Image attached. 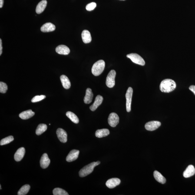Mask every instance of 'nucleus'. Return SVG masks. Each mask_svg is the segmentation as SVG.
<instances>
[{"label":"nucleus","instance_id":"obj_13","mask_svg":"<svg viewBox=\"0 0 195 195\" xmlns=\"http://www.w3.org/2000/svg\"><path fill=\"white\" fill-rule=\"evenodd\" d=\"M104 98L102 96L98 95L96 97L95 100L93 104L90 107V110L91 111H94L97 109V107L101 105L102 103Z\"/></svg>","mask_w":195,"mask_h":195},{"label":"nucleus","instance_id":"obj_7","mask_svg":"<svg viewBox=\"0 0 195 195\" xmlns=\"http://www.w3.org/2000/svg\"><path fill=\"white\" fill-rule=\"evenodd\" d=\"M119 118L115 113L112 112L110 114L108 118V123L110 126L115 127L119 124Z\"/></svg>","mask_w":195,"mask_h":195},{"label":"nucleus","instance_id":"obj_9","mask_svg":"<svg viewBox=\"0 0 195 195\" xmlns=\"http://www.w3.org/2000/svg\"><path fill=\"white\" fill-rule=\"evenodd\" d=\"M57 134L59 140L62 143H66L67 140V134L64 130L58 128L57 130Z\"/></svg>","mask_w":195,"mask_h":195},{"label":"nucleus","instance_id":"obj_30","mask_svg":"<svg viewBox=\"0 0 195 195\" xmlns=\"http://www.w3.org/2000/svg\"><path fill=\"white\" fill-rule=\"evenodd\" d=\"M8 90V87L5 82H0V92L2 93H5Z\"/></svg>","mask_w":195,"mask_h":195},{"label":"nucleus","instance_id":"obj_33","mask_svg":"<svg viewBox=\"0 0 195 195\" xmlns=\"http://www.w3.org/2000/svg\"><path fill=\"white\" fill-rule=\"evenodd\" d=\"M189 90H191L192 92L194 93V94H195V86L194 85H191L189 87Z\"/></svg>","mask_w":195,"mask_h":195},{"label":"nucleus","instance_id":"obj_28","mask_svg":"<svg viewBox=\"0 0 195 195\" xmlns=\"http://www.w3.org/2000/svg\"><path fill=\"white\" fill-rule=\"evenodd\" d=\"M54 195H68L69 194L65 190L60 188H55L53 190Z\"/></svg>","mask_w":195,"mask_h":195},{"label":"nucleus","instance_id":"obj_4","mask_svg":"<svg viewBox=\"0 0 195 195\" xmlns=\"http://www.w3.org/2000/svg\"><path fill=\"white\" fill-rule=\"evenodd\" d=\"M116 72L114 70H111L107 75L106 80V85L109 88H112L115 85Z\"/></svg>","mask_w":195,"mask_h":195},{"label":"nucleus","instance_id":"obj_20","mask_svg":"<svg viewBox=\"0 0 195 195\" xmlns=\"http://www.w3.org/2000/svg\"><path fill=\"white\" fill-rule=\"evenodd\" d=\"M35 114V113L32 111L31 110H27V111L22 112L19 114L20 118L23 120L28 119L32 117Z\"/></svg>","mask_w":195,"mask_h":195},{"label":"nucleus","instance_id":"obj_25","mask_svg":"<svg viewBox=\"0 0 195 195\" xmlns=\"http://www.w3.org/2000/svg\"><path fill=\"white\" fill-rule=\"evenodd\" d=\"M47 127V126L45 124H41L39 125L36 130V134L37 135H40L46 130Z\"/></svg>","mask_w":195,"mask_h":195},{"label":"nucleus","instance_id":"obj_21","mask_svg":"<svg viewBox=\"0 0 195 195\" xmlns=\"http://www.w3.org/2000/svg\"><path fill=\"white\" fill-rule=\"evenodd\" d=\"M47 1L46 0H43L41 1L37 5L36 8V12L37 14L42 13L45 10L47 6Z\"/></svg>","mask_w":195,"mask_h":195},{"label":"nucleus","instance_id":"obj_19","mask_svg":"<svg viewBox=\"0 0 195 195\" xmlns=\"http://www.w3.org/2000/svg\"><path fill=\"white\" fill-rule=\"evenodd\" d=\"M93 94L91 89L87 88L86 90V95L84 98V103L85 104H90L92 101Z\"/></svg>","mask_w":195,"mask_h":195},{"label":"nucleus","instance_id":"obj_16","mask_svg":"<svg viewBox=\"0 0 195 195\" xmlns=\"http://www.w3.org/2000/svg\"><path fill=\"white\" fill-rule=\"evenodd\" d=\"M55 25L50 22L46 23L41 27V30L43 32H49L55 29Z\"/></svg>","mask_w":195,"mask_h":195},{"label":"nucleus","instance_id":"obj_36","mask_svg":"<svg viewBox=\"0 0 195 195\" xmlns=\"http://www.w3.org/2000/svg\"><path fill=\"white\" fill-rule=\"evenodd\" d=\"M0 186H1V187H1V188H0V189H1H1H2V188H1V185H0Z\"/></svg>","mask_w":195,"mask_h":195},{"label":"nucleus","instance_id":"obj_10","mask_svg":"<svg viewBox=\"0 0 195 195\" xmlns=\"http://www.w3.org/2000/svg\"><path fill=\"white\" fill-rule=\"evenodd\" d=\"M121 183V181L119 179L114 178L109 179L106 182V184L109 188L112 189L119 185Z\"/></svg>","mask_w":195,"mask_h":195},{"label":"nucleus","instance_id":"obj_5","mask_svg":"<svg viewBox=\"0 0 195 195\" xmlns=\"http://www.w3.org/2000/svg\"><path fill=\"white\" fill-rule=\"evenodd\" d=\"M127 58H130L132 62L136 64L143 66L145 64L144 59L140 55L137 54H129L127 55Z\"/></svg>","mask_w":195,"mask_h":195},{"label":"nucleus","instance_id":"obj_27","mask_svg":"<svg viewBox=\"0 0 195 195\" xmlns=\"http://www.w3.org/2000/svg\"><path fill=\"white\" fill-rule=\"evenodd\" d=\"M31 188L29 185H24L21 187L18 192V195H25L28 193Z\"/></svg>","mask_w":195,"mask_h":195},{"label":"nucleus","instance_id":"obj_24","mask_svg":"<svg viewBox=\"0 0 195 195\" xmlns=\"http://www.w3.org/2000/svg\"><path fill=\"white\" fill-rule=\"evenodd\" d=\"M154 176L155 180L159 183L162 184H164L166 180L165 178L160 173V172L155 170L154 172Z\"/></svg>","mask_w":195,"mask_h":195},{"label":"nucleus","instance_id":"obj_22","mask_svg":"<svg viewBox=\"0 0 195 195\" xmlns=\"http://www.w3.org/2000/svg\"><path fill=\"white\" fill-rule=\"evenodd\" d=\"M61 83L64 88L68 89L71 86V82L68 77L64 75H61L60 77Z\"/></svg>","mask_w":195,"mask_h":195},{"label":"nucleus","instance_id":"obj_12","mask_svg":"<svg viewBox=\"0 0 195 195\" xmlns=\"http://www.w3.org/2000/svg\"><path fill=\"white\" fill-rule=\"evenodd\" d=\"M50 163V160L49 158L48 155L46 153L43 155L40 161V165L43 169L47 168L48 167Z\"/></svg>","mask_w":195,"mask_h":195},{"label":"nucleus","instance_id":"obj_11","mask_svg":"<svg viewBox=\"0 0 195 195\" xmlns=\"http://www.w3.org/2000/svg\"><path fill=\"white\" fill-rule=\"evenodd\" d=\"M80 151L78 150H71L69 153L68 155L66 158V161L70 162L74 161L78 158Z\"/></svg>","mask_w":195,"mask_h":195},{"label":"nucleus","instance_id":"obj_15","mask_svg":"<svg viewBox=\"0 0 195 195\" xmlns=\"http://www.w3.org/2000/svg\"><path fill=\"white\" fill-rule=\"evenodd\" d=\"M25 150L24 147H21L18 149L14 155V159L16 161H20L25 155Z\"/></svg>","mask_w":195,"mask_h":195},{"label":"nucleus","instance_id":"obj_14","mask_svg":"<svg viewBox=\"0 0 195 195\" xmlns=\"http://www.w3.org/2000/svg\"><path fill=\"white\" fill-rule=\"evenodd\" d=\"M56 51L57 53L61 55H67L70 53V48L67 46L61 45L57 47Z\"/></svg>","mask_w":195,"mask_h":195},{"label":"nucleus","instance_id":"obj_37","mask_svg":"<svg viewBox=\"0 0 195 195\" xmlns=\"http://www.w3.org/2000/svg\"><path fill=\"white\" fill-rule=\"evenodd\" d=\"M123 1H125V0H123Z\"/></svg>","mask_w":195,"mask_h":195},{"label":"nucleus","instance_id":"obj_1","mask_svg":"<svg viewBox=\"0 0 195 195\" xmlns=\"http://www.w3.org/2000/svg\"><path fill=\"white\" fill-rule=\"evenodd\" d=\"M176 87V83L174 80L166 79L163 80L160 83V89L162 92L169 93L173 91Z\"/></svg>","mask_w":195,"mask_h":195},{"label":"nucleus","instance_id":"obj_17","mask_svg":"<svg viewBox=\"0 0 195 195\" xmlns=\"http://www.w3.org/2000/svg\"><path fill=\"white\" fill-rule=\"evenodd\" d=\"M195 169L194 167L190 165L187 167L183 173V176L185 178H189L195 174Z\"/></svg>","mask_w":195,"mask_h":195},{"label":"nucleus","instance_id":"obj_3","mask_svg":"<svg viewBox=\"0 0 195 195\" xmlns=\"http://www.w3.org/2000/svg\"><path fill=\"white\" fill-rule=\"evenodd\" d=\"M105 66V62L102 60H99L95 63L91 69L93 75L96 76L100 75L104 71Z\"/></svg>","mask_w":195,"mask_h":195},{"label":"nucleus","instance_id":"obj_23","mask_svg":"<svg viewBox=\"0 0 195 195\" xmlns=\"http://www.w3.org/2000/svg\"><path fill=\"white\" fill-rule=\"evenodd\" d=\"M110 134L109 130L107 129H103L97 130L96 131L95 135L96 137L101 138L108 136Z\"/></svg>","mask_w":195,"mask_h":195},{"label":"nucleus","instance_id":"obj_35","mask_svg":"<svg viewBox=\"0 0 195 195\" xmlns=\"http://www.w3.org/2000/svg\"><path fill=\"white\" fill-rule=\"evenodd\" d=\"M4 0H0V8H2L3 6Z\"/></svg>","mask_w":195,"mask_h":195},{"label":"nucleus","instance_id":"obj_29","mask_svg":"<svg viewBox=\"0 0 195 195\" xmlns=\"http://www.w3.org/2000/svg\"><path fill=\"white\" fill-rule=\"evenodd\" d=\"M14 140V137L12 136H9L2 139L0 142V145H3L8 144V143L11 142L13 141Z\"/></svg>","mask_w":195,"mask_h":195},{"label":"nucleus","instance_id":"obj_18","mask_svg":"<svg viewBox=\"0 0 195 195\" xmlns=\"http://www.w3.org/2000/svg\"><path fill=\"white\" fill-rule=\"evenodd\" d=\"M81 37L83 42L85 44H88L91 42L92 40L91 34L87 30H85L82 31Z\"/></svg>","mask_w":195,"mask_h":195},{"label":"nucleus","instance_id":"obj_34","mask_svg":"<svg viewBox=\"0 0 195 195\" xmlns=\"http://www.w3.org/2000/svg\"><path fill=\"white\" fill-rule=\"evenodd\" d=\"M2 41L1 39H0V55H2Z\"/></svg>","mask_w":195,"mask_h":195},{"label":"nucleus","instance_id":"obj_6","mask_svg":"<svg viewBox=\"0 0 195 195\" xmlns=\"http://www.w3.org/2000/svg\"><path fill=\"white\" fill-rule=\"evenodd\" d=\"M133 93V89L131 87H129L127 89L125 94L126 109H127V112H130L131 111V105Z\"/></svg>","mask_w":195,"mask_h":195},{"label":"nucleus","instance_id":"obj_32","mask_svg":"<svg viewBox=\"0 0 195 195\" xmlns=\"http://www.w3.org/2000/svg\"><path fill=\"white\" fill-rule=\"evenodd\" d=\"M97 6L96 3L94 2H92L88 4L86 6V9L87 11H91L94 9Z\"/></svg>","mask_w":195,"mask_h":195},{"label":"nucleus","instance_id":"obj_8","mask_svg":"<svg viewBox=\"0 0 195 195\" xmlns=\"http://www.w3.org/2000/svg\"><path fill=\"white\" fill-rule=\"evenodd\" d=\"M161 123L157 121L148 122L145 125V128L149 131H152L157 130L161 125Z\"/></svg>","mask_w":195,"mask_h":195},{"label":"nucleus","instance_id":"obj_31","mask_svg":"<svg viewBox=\"0 0 195 195\" xmlns=\"http://www.w3.org/2000/svg\"><path fill=\"white\" fill-rule=\"evenodd\" d=\"M46 96L44 95H37L33 97L31 100V102L35 103L42 101L45 98Z\"/></svg>","mask_w":195,"mask_h":195},{"label":"nucleus","instance_id":"obj_26","mask_svg":"<svg viewBox=\"0 0 195 195\" xmlns=\"http://www.w3.org/2000/svg\"><path fill=\"white\" fill-rule=\"evenodd\" d=\"M66 116L73 123L75 124H78L79 121L78 117L74 113L68 111L66 114Z\"/></svg>","mask_w":195,"mask_h":195},{"label":"nucleus","instance_id":"obj_2","mask_svg":"<svg viewBox=\"0 0 195 195\" xmlns=\"http://www.w3.org/2000/svg\"><path fill=\"white\" fill-rule=\"evenodd\" d=\"M100 162H93L85 166L80 170L79 175L80 177H83L88 175L92 172L95 167L100 164Z\"/></svg>","mask_w":195,"mask_h":195}]
</instances>
